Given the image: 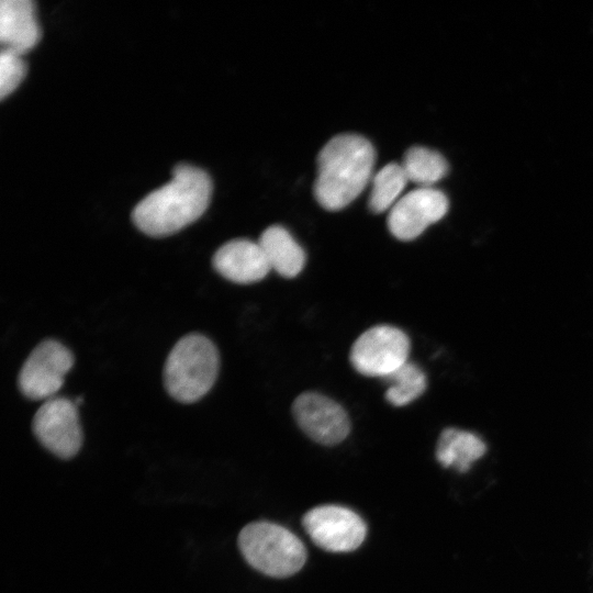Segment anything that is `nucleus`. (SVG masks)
Wrapping results in <instances>:
<instances>
[{
  "mask_svg": "<svg viewBox=\"0 0 593 593\" xmlns=\"http://www.w3.org/2000/svg\"><path fill=\"white\" fill-rule=\"evenodd\" d=\"M23 55L12 51L0 52V98L4 99L20 85L26 74Z\"/></svg>",
  "mask_w": 593,
  "mask_h": 593,
  "instance_id": "nucleus-18",
  "label": "nucleus"
},
{
  "mask_svg": "<svg viewBox=\"0 0 593 593\" xmlns=\"http://www.w3.org/2000/svg\"><path fill=\"white\" fill-rule=\"evenodd\" d=\"M486 451L484 441L475 434L458 428H446L439 435L436 459L445 468L467 472Z\"/></svg>",
  "mask_w": 593,
  "mask_h": 593,
  "instance_id": "nucleus-14",
  "label": "nucleus"
},
{
  "mask_svg": "<svg viewBox=\"0 0 593 593\" xmlns=\"http://www.w3.org/2000/svg\"><path fill=\"white\" fill-rule=\"evenodd\" d=\"M72 365L74 356L67 347L56 340H44L24 361L19 388L31 400L46 401L59 391Z\"/></svg>",
  "mask_w": 593,
  "mask_h": 593,
  "instance_id": "nucleus-6",
  "label": "nucleus"
},
{
  "mask_svg": "<svg viewBox=\"0 0 593 593\" xmlns=\"http://www.w3.org/2000/svg\"><path fill=\"white\" fill-rule=\"evenodd\" d=\"M258 243L270 269L284 278L298 276L305 264V253L293 236L280 225L267 227Z\"/></svg>",
  "mask_w": 593,
  "mask_h": 593,
  "instance_id": "nucleus-13",
  "label": "nucleus"
},
{
  "mask_svg": "<svg viewBox=\"0 0 593 593\" xmlns=\"http://www.w3.org/2000/svg\"><path fill=\"white\" fill-rule=\"evenodd\" d=\"M448 210V199L432 187H419L403 194L391 208L388 227L401 240H412L429 225L438 222Z\"/></svg>",
  "mask_w": 593,
  "mask_h": 593,
  "instance_id": "nucleus-9",
  "label": "nucleus"
},
{
  "mask_svg": "<svg viewBox=\"0 0 593 593\" xmlns=\"http://www.w3.org/2000/svg\"><path fill=\"white\" fill-rule=\"evenodd\" d=\"M212 183L206 172L188 164L175 167L172 178L134 208L136 227L149 236L171 235L197 221L208 209Z\"/></svg>",
  "mask_w": 593,
  "mask_h": 593,
  "instance_id": "nucleus-1",
  "label": "nucleus"
},
{
  "mask_svg": "<svg viewBox=\"0 0 593 593\" xmlns=\"http://www.w3.org/2000/svg\"><path fill=\"white\" fill-rule=\"evenodd\" d=\"M402 167L409 179L421 187H432L446 176L448 164L445 157L423 146H413L406 150Z\"/></svg>",
  "mask_w": 593,
  "mask_h": 593,
  "instance_id": "nucleus-15",
  "label": "nucleus"
},
{
  "mask_svg": "<svg viewBox=\"0 0 593 593\" xmlns=\"http://www.w3.org/2000/svg\"><path fill=\"white\" fill-rule=\"evenodd\" d=\"M410 339L398 327L373 326L363 332L350 350V362L361 374L384 379L407 362Z\"/></svg>",
  "mask_w": 593,
  "mask_h": 593,
  "instance_id": "nucleus-5",
  "label": "nucleus"
},
{
  "mask_svg": "<svg viewBox=\"0 0 593 593\" xmlns=\"http://www.w3.org/2000/svg\"><path fill=\"white\" fill-rule=\"evenodd\" d=\"M292 413L301 429L322 445H336L349 434L350 421L346 411L323 394H300L292 404Z\"/></svg>",
  "mask_w": 593,
  "mask_h": 593,
  "instance_id": "nucleus-10",
  "label": "nucleus"
},
{
  "mask_svg": "<svg viewBox=\"0 0 593 593\" xmlns=\"http://www.w3.org/2000/svg\"><path fill=\"white\" fill-rule=\"evenodd\" d=\"M409 179L401 164L390 163L382 167L372 179L369 208L374 213L390 211L402 197Z\"/></svg>",
  "mask_w": 593,
  "mask_h": 593,
  "instance_id": "nucleus-16",
  "label": "nucleus"
},
{
  "mask_svg": "<svg viewBox=\"0 0 593 593\" xmlns=\"http://www.w3.org/2000/svg\"><path fill=\"white\" fill-rule=\"evenodd\" d=\"M32 427L37 440L59 458H71L81 447L77 405L66 398L46 400L36 411Z\"/></svg>",
  "mask_w": 593,
  "mask_h": 593,
  "instance_id": "nucleus-8",
  "label": "nucleus"
},
{
  "mask_svg": "<svg viewBox=\"0 0 593 593\" xmlns=\"http://www.w3.org/2000/svg\"><path fill=\"white\" fill-rule=\"evenodd\" d=\"M374 159L372 144L361 135L347 133L331 138L317 156V202L329 211L347 206L368 184Z\"/></svg>",
  "mask_w": 593,
  "mask_h": 593,
  "instance_id": "nucleus-2",
  "label": "nucleus"
},
{
  "mask_svg": "<svg viewBox=\"0 0 593 593\" xmlns=\"http://www.w3.org/2000/svg\"><path fill=\"white\" fill-rule=\"evenodd\" d=\"M389 383L385 399L395 406L406 405L416 400L426 389V376L413 362H405L399 369L384 378Z\"/></svg>",
  "mask_w": 593,
  "mask_h": 593,
  "instance_id": "nucleus-17",
  "label": "nucleus"
},
{
  "mask_svg": "<svg viewBox=\"0 0 593 593\" xmlns=\"http://www.w3.org/2000/svg\"><path fill=\"white\" fill-rule=\"evenodd\" d=\"M214 269L235 283H254L271 270L258 242L238 238L223 244L212 258Z\"/></svg>",
  "mask_w": 593,
  "mask_h": 593,
  "instance_id": "nucleus-11",
  "label": "nucleus"
},
{
  "mask_svg": "<svg viewBox=\"0 0 593 593\" xmlns=\"http://www.w3.org/2000/svg\"><path fill=\"white\" fill-rule=\"evenodd\" d=\"M219 353L205 336L189 334L169 353L164 382L167 392L181 403H192L205 395L219 372Z\"/></svg>",
  "mask_w": 593,
  "mask_h": 593,
  "instance_id": "nucleus-3",
  "label": "nucleus"
},
{
  "mask_svg": "<svg viewBox=\"0 0 593 593\" xmlns=\"http://www.w3.org/2000/svg\"><path fill=\"white\" fill-rule=\"evenodd\" d=\"M238 547L245 560L264 574L286 578L305 563L303 542L287 528L270 522H254L238 535Z\"/></svg>",
  "mask_w": 593,
  "mask_h": 593,
  "instance_id": "nucleus-4",
  "label": "nucleus"
},
{
  "mask_svg": "<svg viewBox=\"0 0 593 593\" xmlns=\"http://www.w3.org/2000/svg\"><path fill=\"white\" fill-rule=\"evenodd\" d=\"M41 37L35 4L31 0L0 1V43L2 49L24 55Z\"/></svg>",
  "mask_w": 593,
  "mask_h": 593,
  "instance_id": "nucleus-12",
  "label": "nucleus"
},
{
  "mask_svg": "<svg viewBox=\"0 0 593 593\" xmlns=\"http://www.w3.org/2000/svg\"><path fill=\"white\" fill-rule=\"evenodd\" d=\"M302 524L312 541L331 552L355 550L367 533V526L357 513L333 504L310 510L303 516Z\"/></svg>",
  "mask_w": 593,
  "mask_h": 593,
  "instance_id": "nucleus-7",
  "label": "nucleus"
}]
</instances>
